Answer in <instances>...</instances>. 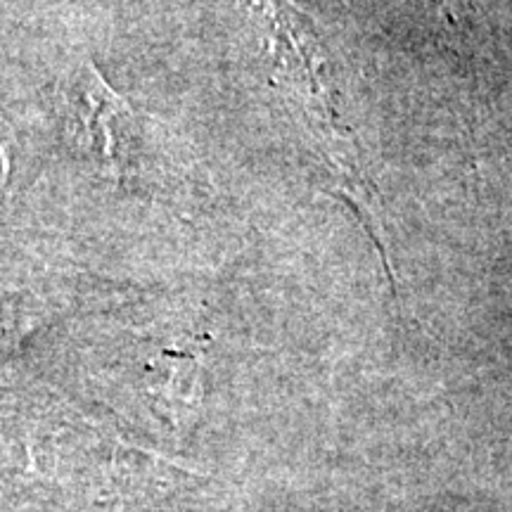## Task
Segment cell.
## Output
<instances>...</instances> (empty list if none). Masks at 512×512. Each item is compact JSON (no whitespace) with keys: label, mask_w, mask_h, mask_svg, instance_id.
I'll return each mask as SVG.
<instances>
[{"label":"cell","mask_w":512,"mask_h":512,"mask_svg":"<svg viewBox=\"0 0 512 512\" xmlns=\"http://www.w3.org/2000/svg\"><path fill=\"white\" fill-rule=\"evenodd\" d=\"M64 93L81 143L91 150L100 169L117 181L121 176L117 128L119 121L128 117V105L91 62L74 69Z\"/></svg>","instance_id":"1"},{"label":"cell","mask_w":512,"mask_h":512,"mask_svg":"<svg viewBox=\"0 0 512 512\" xmlns=\"http://www.w3.org/2000/svg\"><path fill=\"white\" fill-rule=\"evenodd\" d=\"M12 145H15V131H12L8 117L0 110V181H8L12 164Z\"/></svg>","instance_id":"2"},{"label":"cell","mask_w":512,"mask_h":512,"mask_svg":"<svg viewBox=\"0 0 512 512\" xmlns=\"http://www.w3.org/2000/svg\"><path fill=\"white\" fill-rule=\"evenodd\" d=\"M444 3H446V0H444Z\"/></svg>","instance_id":"3"}]
</instances>
